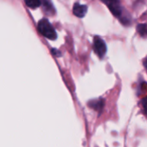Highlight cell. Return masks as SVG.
Wrapping results in <instances>:
<instances>
[{
	"label": "cell",
	"mask_w": 147,
	"mask_h": 147,
	"mask_svg": "<svg viewBox=\"0 0 147 147\" xmlns=\"http://www.w3.org/2000/svg\"><path fill=\"white\" fill-rule=\"evenodd\" d=\"M101 1L109 8L113 15L116 17L121 24L124 25L131 24V17L123 9L119 0H101Z\"/></svg>",
	"instance_id": "obj_1"
},
{
	"label": "cell",
	"mask_w": 147,
	"mask_h": 147,
	"mask_svg": "<svg viewBox=\"0 0 147 147\" xmlns=\"http://www.w3.org/2000/svg\"><path fill=\"white\" fill-rule=\"evenodd\" d=\"M38 30L43 36H45L46 38H48L49 40H55L57 38V34H56L55 29L53 28V26L50 24V23L46 18L41 19L39 21Z\"/></svg>",
	"instance_id": "obj_2"
},
{
	"label": "cell",
	"mask_w": 147,
	"mask_h": 147,
	"mask_svg": "<svg viewBox=\"0 0 147 147\" xmlns=\"http://www.w3.org/2000/svg\"><path fill=\"white\" fill-rule=\"evenodd\" d=\"M94 50L100 58H103L107 53L106 42L98 36L94 37Z\"/></svg>",
	"instance_id": "obj_3"
},
{
	"label": "cell",
	"mask_w": 147,
	"mask_h": 147,
	"mask_svg": "<svg viewBox=\"0 0 147 147\" xmlns=\"http://www.w3.org/2000/svg\"><path fill=\"white\" fill-rule=\"evenodd\" d=\"M73 12L77 18H84L88 12V6L84 5H80L78 3L75 4L73 8Z\"/></svg>",
	"instance_id": "obj_4"
},
{
	"label": "cell",
	"mask_w": 147,
	"mask_h": 147,
	"mask_svg": "<svg viewBox=\"0 0 147 147\" xmlns=\"http://www.w3.org/2000/svg\"><path fill=\"white\" fill-rule=\"evenodd\" d=\"M104 100L102 99H97V100H93L88 102V107L93 108L94 110L97 112H101L103 107H104Z\"/></svg>",
	"instance_id": "obj_5"
},
{
	"label": "cell",
	"mask_w": 147,
	"mask_h": 147,
	"mask_svg": "<svg viewBox=\"0 0 147 147\" xmlns=\"http://www.w3.org/2000/svg\"><path fill=\"white\" fill-rule=\"evenodd\" d=\"M42 4H43V7H44V11L48 14H54L55 13V10H54V7L50 2V0H43Z\"/></svg>",
	"instance_id": "obj_6"
},
{
	"label": "cell",
	"mask_w": 147,
	"mask_h": 147,
	"mask_svg": "<svg viewBox=\"0 0 147 147\" xmlns=\"http://www.w3.org/2000/svg\"><path fill=\"white\" fill-rule=\"evenodd\" d=\"M137 30L142 37L147 38V24H138L137 27Z\"/></svg>",
	"instance_id": "obj_7"
},
{
	"label": "cell",
	"mask_w": 147,
	"mask_h": 147,
	"mask_svg": "<svg viewBox=\"0 0 147 147\" xmlns=\"http://www.w3.org/2000/svg\"><path fill=\"white\" fill-rule=\"evenodd\" d=\"M26 5L30 8L35 9L41 5V0H24Z\"/></svg>",
	"instance_id": "obj_8"
},
{
	"label": "cell",
	"mask_w": 147,
	"mask_h": 147,
	"mask_svg": "<svg viewBox=\"0 0 147 147\" xmlns=\"http://www.w3.org/2000/svg\"><path fill=\"white\" fill-rule=\"evenodd\" d=\"M141 107H142L143 113L147 116V97L144 98L141 100Z\"/></svg>",
	"instance_id": "obj_9"
},
{
	"label": "cell",
	"mask_w": 147,
	"mask_h": 147,
	"mask_svg": "<svg viewBox=\"0 0 147 147\" xmlns=\"http://www.w3.org/2000/svg\"><path fill=\"white\" fill-rule=\"evenodd\" d=\"M51 53H52L55 56H56V57H60V56L61 55V52H60L58 49H51Z\"/></svg>",
	"instance_id": "obj_10"
},
{
	"label": "cell",
	"mask_w": 147,
	"mask_h": 147,
	"mask_svg": "<svg viewBox=\"0 0 147 147\" xmlns=\"http://www.w3.org/2000/svg\"><path fill=\"white\" fill-rule=\"evenodd\" d=\"M143 64H144V67L147 69V57H146L145 59H144V61H143Z\"/></svg>",
	"instance_id": "obj_11"
}]
</instances>
